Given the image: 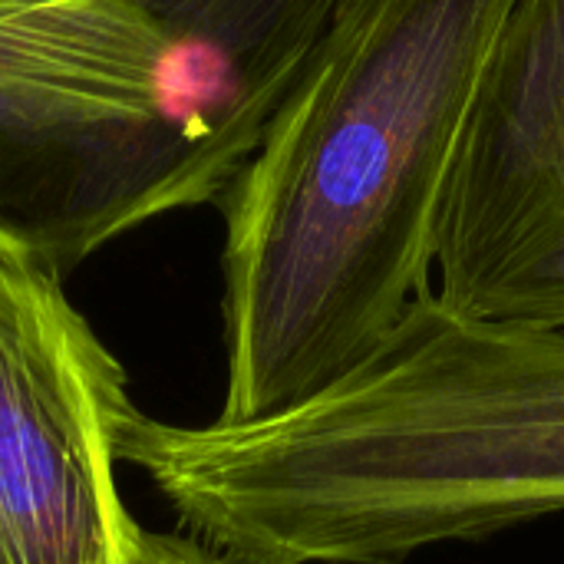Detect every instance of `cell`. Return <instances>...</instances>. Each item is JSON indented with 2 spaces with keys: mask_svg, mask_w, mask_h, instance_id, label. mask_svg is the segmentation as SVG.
Instances as JSON below:
<instances>
[{
  "mask_svg": "<svg viewBox=\"0 0 564 564\" xmlns=\"http://www.w3.org/2000/svg\"><path fill=\"white\" fill-rule=\"evenodd\" d=\"M116 456L228 564H406L564 516V330L433 294L278 416L175 426L135 403Z\"/></svg>",
  "mask_w": 564,
  "mask_h": 564,
  "instance_id": "6da1fadb",
  "label": "cell"
},
{
  "mask_svg": "<svg viewBox=\"0 0 564 564\" xmlns=\"http://www.w3.org/2000/svg\"><path fill=\"white\" fill-rule=\"evenodd\" d=\"M516 3H337L218 202L221 423L321 397L433 294L440 198Z\"/></svg>",
  "mask_w": 564,
  "mask_h": 564,
  "instance_id": "7a4b0ae2",
  "label": "cell"
},
{
  "mask_svg": "<svg viewBox=\"0 0 564 564\" xmlns=\"http://www.w3.org/2000/svg\"><path fill=\"white\" fill-rule=\"evenodd\" d=\"M258 145L208 102L185 7L83 0L0 23V225L56 274L221 202Z\"/></svg>",
  "mask_w": 564,
  "mask_h": 564,
  "instance_id": "3957f363",
  "label": "cell"
},
{
  "mask_svg": "<svg viewBox=\"0 0 564 564\" xmlns=\"http://www.w3.org/2000/svg\"><path fill=\"white\" fill-rule=\"evenodd\" d=\"M119 360L56 274L0 225V564H129L116 489Z\"/></svg>",
  "mask_w": 564,
  "mask_h": 564,
  "instance_id": "277c9868",
  "label": "cell"
},
{
  "mask_svg": "<svg viewBox=\"0 0 564 564\" xmlns=\"http://www.w3.org/2000/svg\"><path fill=\"white\" fill-rule=\"evenodd\" d=\"M433 297L564 330V0H519L459 135L436 215Z\"/></svg>",
  "mask_w": 564,
  "mask_h": 564,
  "instance_id": "5b68a950",
  "label": "cell"
},
{
  "mask_svg": "<svg viewBox=\"0 0 564 564\" xmlns=\"http://www.w3.org/2000/svg\"><path fill=\"white\" fill-rule=\"evenodd\" d=\"M129 564H228L208 545L195 542L192 535H169L149 532L135 525L129 542Z\"/></svg>",
  "mask_w": 564,
  "mask_h": 564,
  "instance_id": "8992f818",
  "label": "cell"
},
{
  "mask_svg": "<svg viewBox=\"0 0 564 564\" xmlns=\"http://www.w3.org/2000/svg\"><path fill=\"white\" fill-rule=\"evenodd\" d=\"M69 3H83V0H0V23L13 20V17H30V13L69 7Z\"/></svg>",
  "mask_w": 564,
  "mask_h": 564,
  "instance_id": "52a82bcc",
  "label": "cell"
}]
</instances>
